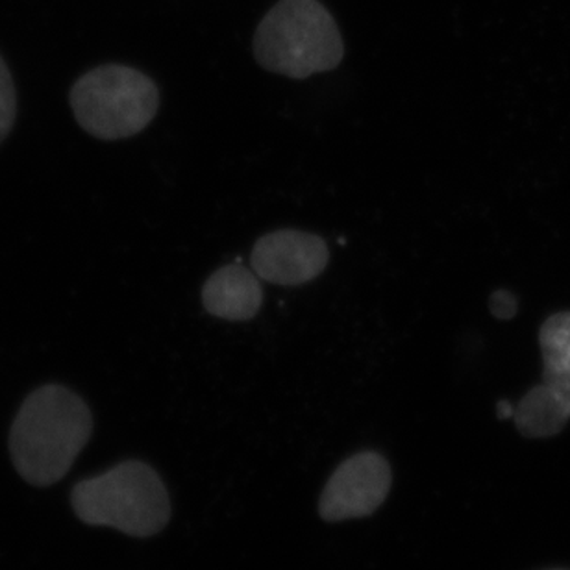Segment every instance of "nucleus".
<instances>
[{"mask_svg": "<svg viewBox=\"0 0 570 570\" xmlns=\"http://www.w3.org/2000/svg\"><path fill=\"white\" fill-rule=\"evenodd\" d=\"M94 433L88 404L61 385H43L22 402L10 432L17 472L36 488L66 476Z\"/></svg>", "mask_w": 570, "mask_h": 570, "instance_id": "obj_1", "label": "nucleus"}, {"mask_svg": "<svg viewBox=\"0 0 570 570\" xmlns=\"http://www.w3.org/2000/svg\"><path fill=\"white\" fill-rule=\"evenodd\" d=\"M254 56L267 71L304 80L334 71L345 45L337 22L318 0H281L256 28Z\"/></svg>", "mask_w": 570, "mask_h": 570, "instance_id": "obj_2", "label": "nucleus"}, {"mask_svg": "<svg viewBox=\"0 0 570 570\" xmlns=\"http://www.w3.org/2000/svg\"><path fill=\"white\" fill-rule=\"evenodd\" d=\"M71 504L89 527L116 528L132 538H153L170 519L169 493L161 478L136 460L77 483Z\"/></svg>", "mask_w": 570, "mask_h": 570, "instance_id": "obj_3", "label": "nucleus"}, {"mask_svg": "<svg viewBox=\"0 0 570 570\" xmlns=\"http://www.w3.org/2000/svg\"><path fill=\"white\" fill-rule=\"evenodd\" d=\"M78 125L105 141L132 138L150 125L159 108L158 86L127 66L95 67L69 94Z\"/></svg>", "mask_w": 570, "mask_h": 570, "instance_id": "obj_4", "label": "nucleus"}, {"mask_svg": "<svg viewBox=\"0 0 570 570\" xmlns=\"http://www.w3.org/2000/svg\"><path fill=\"white\" fill-rule=\"evenodd\" d=\"M393 472L379 452H360L343 461L324 485L318 515L326 522L373 515L390 497Z\"/></svg>", "mask_w": 570, "mask_h": 570, "instance_id": "obj_5", "label": "nucleus"}, {"mask_svg": "<svg viewBox=\"0 0 570 570\" xmlns=\"http://www.w3.org/2000/svg\"><path fill=\"white\" fill-rule=\"evenodd\" d=\"M328 259L323 237L287 228L259 237L250 265L262 281L291 287L315 281L326 269Z\"/></svg>", "mask_w": 570, "mask_h": 570, "instance_id": "obj_6", "label": "nucleus"}, {"mask_svg": "<svg viewBox=\"0 0 570 570\" xmlns=\"http://www.w3.org/2000/svg\"><path fill=\"white\" fill-rule=\"evenodd\" d=\"M264 302L258 276L243 265H226L215 271L203 287L204 309L225 321H250Z\"/></svg>", "mask_w": 570, "mask_h": 570, "instance_id": "obj_7", "label": "nucleus"}, {"mask_svg": "<svg viewBox=\"0 0 570 570\" xmlns=\"http://www.w3.org/2000/svg\"><path fill=\"white\" fill-rule=\"evenodd\" d=\"M543 363L570 365V312L556 313L539 330Z\"/></svg>", "mask_w": 570, "mask_h": 570, "instance_id": "obj_8", "label": "nucleus"}, {"mask_svg": "<svg viewBox=\"0 0 570 570\" xmlns=\"http://www.w3.org/2000/svg\"><path fill=\"white\" fill-rule=\"evenodd\" d=\"M17 117V95L10 69L0 56V142L8 138Z\"/></svg>", "mask_w": 570, "mask_h": 570, "instance_id": "obj_9", "label": "nucleus"}, {"mask_svg": "<svg viewBox=\"0 0 570 570\" xmlns=\"http://www.w3.org/2000/svg\"><path fill=\"white\" fill-rule=\"evenodd\" d=\"M489 306H491L494 317L508 321V318L515 317L519 302H517L515 295L510 293V291L500 289L493 293L491 301H489Z\"/></svg>", "mask_w": 570, "mask_h": 570, "instance_id": "obj_10", "label": "nucleus"}, {"mask_svg": "<svg viewBox=\"0 0 570 570\" xmlns=\"http://www.w3.org/2000/svg\"><path fill=\"white\" fill-rule=\"evenodd\" d=\"M497 413H499V419H513L515 406H511L508 401H500L499 404H497Z\"/></svg>", "mask_w": 570, "mask_h": 570, "instance_id": "obj_11", "label": "nucleus"}, {"mask_svg": "<svg viewBox=\"0 0 570 570\" xmlns=\"http://www.w3.org/2000/svg\"><path fill=\"white\" fill-rule=\"evenodd\" d=\"M549 570H567V569H549Z\"/></svg>", "mask_w": 570, "mask_h": 570, "instance_id": "obj_12", "label": "nucleus"}]
</instances>
